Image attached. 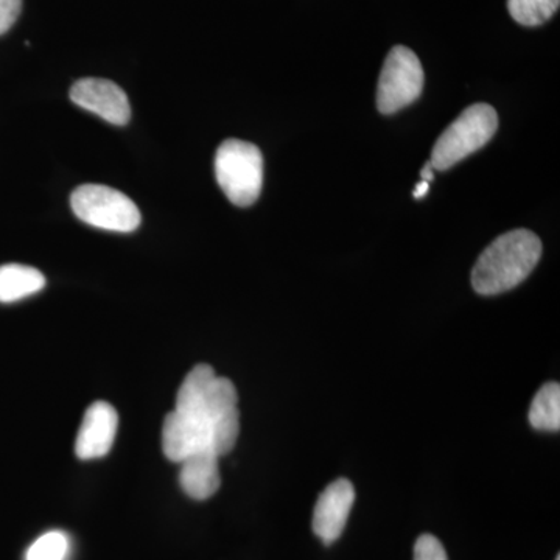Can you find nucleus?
<instances>
[{"instance_id":"obj_18","label":"nucleus","mask_w":560,"mask_h":560,"mask_svg":"<svg viewBox=\"0 0 560 560\" xmlns=\"http://www.w3.org/2000/svg\"><path fill=\"white\" fill-rule=\"evenodd\" d=\"M22 0H0V35L10 31L20 18Z\"/></svg>"},{"instance_id":"obj_2","label":"nucleus","mask_w":560,"mask_h":560,"mask_svg":"<svg viewBox=\"0 0 560 560\" xmlns=\"http://www.w3.org/2000/svg\"><path fill=\"white\" fill-rule=\"evenodd\" d=\"M215 176L232 205L249 208L264 186V156L254 143L224 140L215 154Z\"/></svg>"},{"instance_id":"obj_11","label":"nucleus","mask_w":560,"mask_h":560,"mask_svg":"<svg viewBox=\"0 0 560 560\" xmlns=\"http://www.w3.org/2000/svg\"><path fill=\"white\" fill-rule=\"evenodd\" d=\"M219 458L220 456L209 448H201L180 460L179 482L186 495L201 501L219 492L221 485Z\"/></svg>"},{"instance_id":"obj_10","label":"nucleus","mask_w":560,"mask_h":560,"mask_svg":"<svg viewBox=\"0 0 560 560\" xmlns=\"http://www.w3.org/2000/svg\"><path fill=\"white\" fill-rule=\"evenodd\" d=\"M209 448L208 425L172 411L162 425V451L173 463H180L191 453Z\"/></svg>"},{"instance_id":"obj_19","label":"nucleus","mask_w":560,"mask_h":560,"mask_svg":"<svg viewBox=\"0 0 560 560\" xmlns=\"http://www.w3.org/2000/svg\"><path fill=\"white\" fill-rule=\"evenodd\" d=\"M430 190V183H427V180H422V183H419L418 186H416L415 189V198L416 200H419V198L425 197L427 194H429Z\"/></svg>"},{"instance_id":"obj_4","label":"nucleus","mask_w":560,"mask_h":560,"mask_svg":"<svg viewBox=\"0 0 560 560\" xmlns=\"http://www.w3.org/2000/svg\"><path fill=\"white\" fill-rule=\"evenodd\" d=\"M73 213L98 230L132 232L140 226V210L127 195L102 184H83L70 197Z\"/></svg>"},{"instance_id":"obj_9","label":"nucleus","mask_w":560,"mask_h":560,"mask_svg":"<svg viewBox=\"0 0 560 560\" xmlns=\"http://www.w3.org/2000/svg\"><path fill=\"white\" fill-rule=\"evenodd\" d=\"M119 416L106 401H95L88 408L77 434L75 453L80 459L90 460L108 455L116 440Z\"/></svg>"},{"instance_id":"obj_20","label":"nucleus","mask_w":560,"mask_h":560,"mask_svg":"<svg viewBox=\"0 0 560 560\" xmlns=\"http://www.w3.org/2000/svg\"><path fill=\"white\" fill-rule=\"evenodd\" d=\"M434 168L433 165H431V162H427L425 167L422 168V173H420V178L422 180H427V183H431L434 178Z\"/></svg>"},{"instance_id":"obj_7","label":"nucleus","mask_w":560,"mask_h":560,"mask_svg":"<svg viewBox=\"0 0 560 560\" xmlns=\"http://www.w3.org/2000/svg\"><path fill=\"white\" fill-rule=\"evenodd\" d=\"M70 101L80 108L97 114L113 125H127L131 119V106L128 95L119 84L103 79H83L77 81L70 90Z\"/></svg>"},{"instance_id":"obj_14","label":"nucleus","mask_w":560,"mask_h":560,"mask_svg":"<svg viewBox=\"0 0 560 560\" xmlns=\"http://www.w3.org/2000/svg\"><path fill=\"white\" fill-rule=\"evenodd\" d=\"M529 423L539 431L560 430V386L547 383L537 390L529 408Z\"/></svg>"},{"instance_id":"obj_1","label":"nucleus","mask_w":560,"mask_h":560,"mask_svg":"<svg viewBox=\"0 0 560 560\" xmlns=\"http://www.w3.org/2000/svg\"><path fill=\"white\" fill-rule=\"evenodd\" d=\"M541 256V242L534 232L515 230L490 243L471 271V285L482 296L504 293L528 278Z\"/></svg>"},{"instance_id":"obj_8","label":"nucleus","mask_w":560,"mask_h":560,"mask_svg":"<svg viewBox=\"0 0 560 560\" xmlns=\"http://www.w3.org/2000/svg\"><path fill=\"white\" fill-rule=\"evenodd\" d=\"M353 503L355 489L346 478L331 482L320 493L313 512V530L324 545H331L340 539Z\"/></svg>"},{"instance_id":"obj_5","label":"nucleus","mask_w":560,"mask_h":560,"mask_svg":"<svg viewBox=\"0 0 560 560\" xmlns=\"http://www.w3.org/2000/svg\"><path fill=\"white\" fill-rule=\"evenodd\" d=\"M422 65L418 55L405 46L390 49L378 79L377 108L394 114L418 101L423 90Z\"/></svg>"},{"instance_id":"obj_17","label":"nucleus","mask_w":560,"mask_h":560,"mask_svg":"<svg viewBox=\"0 0 560 560\" xmlns=\"http://www.w3.org/2000/svg\"><path fill=\"white\" fill-rule=\"evenodd\" d=\"M415 560H448L444 545L431 534L420 536L415 545Z\"/></svg>"},{"instance_id":"obj_12","label":"nucleus","mask_w":560,"mask_h":560,"mask_svg":"<svg viewBox=\"0 0 560 560\" xmlns=\"http://www.w3.org/2000/svg\"><path fill=\"white\" fill-rule=\"evenodd\" d=\"M217 374L209 364H198L184 378L183 385L176 394L175 411L186 418L205 420L206 397L210 385L215 381Z\"/></svg>"},{"instance_id":"obj_16","label":"nucleus","mask_w":560,"mask_h":560,"mask_svg":"<svg viewBox=\"0 0 560 560\" xmlns=\"http://www.w3.org/2000/svg\"><path fill=\"white\" fill-rule=\"evenodd\" d=\"M69 551L68 534L62 530H49L33 541L25 552V560H66Z\"/></svg>"},{"instance_id":"obj_6","label":"nucleus","mask_w":560,"mask_h":560,"mask_svg":"<svg viewBox=\"0 0 560 560\" xmlns=\"http://www.w3.org/2000/svg\"><path fill=\"white\" fill-rule=\"evenodd\" d=\"M234 383L215 377L210 385L205 404V420L209 431L210 451L215 455H228L241 434V412Z\"/></svg>"},{"instance_id":"obj_21","label":"nucleus","mask_w":560,"mask_h":560,"mask_svg":"<svg viewBox=\"0 0 560 560\" xmlns=\"http://www.w3.org/2000/svg\"><path fill=\"white\" fill-rule=\"evenodd\" d=\"M556 560H560L559 556H558V558H556Z\"/></svg>"},{"instance_id":"obj_13","label":"nucleus","mask_w":560,"mask_h":560,"mask_svg":"<svg viewBox=\"0 0 560 560\" xmlns=\"http://www.w3.org/2000/svg\"><path fill=\"white\" fill-rule=\"evenodd\" d=\"M44 287H46V278L36 268L20 264L0 267V302L3 304L39 293Z\"/></svg>"},{"instance_id":"obj_3","label":"nucleus","mask_w":560,"mask_h":560,"mask_svg":"<svg viewBox=\"0 0 560 560\" xmlns=\"http://www.w3.org/2000/svg\"><path fill=\"white\" fill-rule=\"evenodd\" d=\"M499 128V116L492 106L477 103L460 113L458 119L442 132L431 153L434 171H448L464 158L482 149Z\"/></svg>"},{"instance_id":"obj_15","label":"nucleus","mask_w":560,"mask_h":560,"mask_svg":"<svg viewBox=\"0 0 560 560\" xmlns=\"http://www.w3.org/2000/svg\"><path fill=\"white\" fill-rule=\"evenodd\" d=\"M560 0H508L512 20L525 27H537L555 16Z\"/></svg>"}]
</instances>
